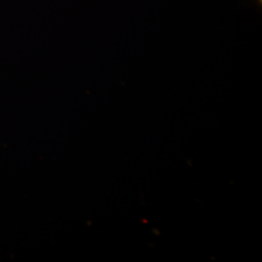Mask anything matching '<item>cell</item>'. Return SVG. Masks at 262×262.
I'll use <instances>...</instances> for the list:
<instances>
[]
</instances>
